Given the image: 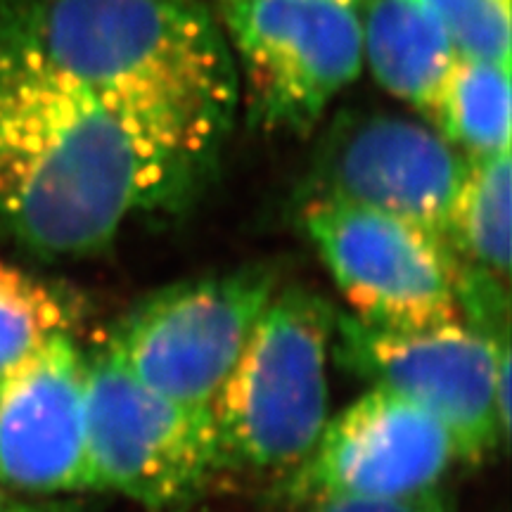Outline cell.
<instances>
[{
	"instance_id": "1",
	"label": "cell",
	"mask_w": 512,
	"mask_h": 512,
	"mask_svg": "<svg viewBox=\"0 0 512 512\" xmlns=\"http://www.w3.org/2000/svg\"><path fill=\"white\" fill-rule=\"evenodd\" d=\"M211 159L36 64L0 57V230L48 259L107 249L178 209Z\"/></svg>"
},
{
	"instance_id": "2",
	"label": "cell",
	"mask_w": 512,
	"mask_h": 512,
	"mask_svg": "<svg viewBox=\"0 0 512 512\" xmlns=\"http://www.w3.org/2000/svg\"><path fill=\"white\" fill-rule=\"evenodd\" d=\"M0 57L36 64L211 162L240 102L226 31L197 0H0Z\"/></svg>"
},
{
	"instance_id": "3",
	"label": "cell",
	"mask_w": 512,
	"mask_h": 512,
	"mask_svg": "<svg viewBox=\"0 0 512 512\" xmlns=\"http://www.w3.org/2000/svg\"><path fill=\"white\" fill-rule=\"evenodd\" d=\"M335 316L316 290L278 285L209 406L221 470L292 472L313 451L330 420Z\"/></svg>"
},
{
	"instance_id": "4",
	"label": "cell",
	"mask_w": 512,
	"mask_h": 512,
	"mask_svg": "<svg viewBox=\"0 0 512 512\" xmlns=\"http://www.w3.org/2000/svg\"><path fill=\"white\" fill-rule=\"evenodd\" d=\"M332 356L349 373L389 387L451 432L458 460L494 456L510 432V339L489 342L463 320L394 330L337 311Z\"/></svg>"
},
{
	"instance_id": "5",
	"label": "cell",
	"mask_w": 512,
	"mask_h": 512,
	"mask_svg": "<svg viewBox=\"0 0 512 512\" xmlns=\"http://www.w3.org/2000/svg\"><path fill=\"white\" fill-rule=\"evenodd\" d=\"M86 470L88 491L181 508L221 472L211 408L155 392L100 347L88 354Z\"/></svg>"
},
{
	"instance_id": "6",
	"label": "cell",
	"mask_w": 512,
	"mask_h": 512,
	"mask_svg": "<svg viewBox=\"0 0 512 512\" xmlns=\"http://www.w3.org/2000/svg\"><path fill=\"white\" fill-rule=\"evenodd\" d=\"M275 290L268 266L159 287L114 323L102 347L155 392L211 406Z\"/></svg>"
},
{
	"instance_id": "7",
	"label": "cell",
	"mask_w": 512,
	"mask_h": 512,
	"mask_svg": "<svg viewBox=\"0 0 512 512\" xmlns=\"http://www.w3.org/2000/svg\"><path fill=\"white\" fill-rule=\"evenodd\" d=\"M252 117L264 128L313 131L363 67L361 12L323 0H221Z\"/></svg>"
},
{
	"instance_id": "8",
	"label": "cell",
	"mask_w": 512,
	"mask_h": 512,
	"mask_svg": "<svg viewBox=\"0 0 512 512\" xmlns=\"http://www.w3.org/2000/svg\"><path fill=\"white\" fill-rule=\"evenodd\" d=\"M304 230L349 313L394 330L458 318V256L430 230L356 204H302Z\"/></svg>"
},
{
	"instance_id": "9",
	"label": "cell",
	"mask_w": 512,
	"mask_h": 512,
	"mask_svg": "<svg viewBox=\"0 0 512 512\" xmlns=\"http://www.w3.org/2000/svg\"><path fill=\"white\" fill-rule=\"evenodd\" d=\"M465 164L467 155L422 121L387 112L344 114L320 140L304 202L356 204L446 240Z\"/></svg>"
},
{
	"instance_id": "10",
	"label": "cell",
	"mask_w": 512,
	"mask_h": 512,
	"mask_svg": "<svg viewBox=\"0 0 512 512\" xmlns=\"http://www.w3.org/2000/svg\"><path fill=\"white\" fill-rule=\"evenodd\" d=\"M456 460L451 432L432 413L370 384L328 420L313 451L292 470L285 494L297 503L411 496L439 486Z\"/></svg>"
},
{
	"instance_id": "11",
	"label": "cell",
	"mask_w": 512,
	"mask_h": 512,
	"mask_svg": "<svg viewBox=\"0 0 512 512\" xmlns=\"http://www.w3.org/2000/svg\"><path fill=\"white\" fill-rule=\"evenodd\" d=\"M86 373L72 332L0 370V486L29 496L88 491Z\"/></svg>"
},
{
	"instance_id": "12",
	"label": "cell",
	"mask_w": 512,
	"mask_h": 512,
	"mask_svg": "<svg viewBox=\"0 0 512 512\" xmlns=\"http://www.w3.org/2000/svg\"><path fill=\"white\" fill-rule=\"evenodd\" d=\"M363 64L387 93L430 117L434 95L456 60L451 38L420 0H366Z\"/></svg>"
},
{
	"instance_id": "13",
	"label": "cell",
	"mask_w": 512,
	"mask_h": 512,
	"mask_svg": "<svg viewBox=\"0 0 512 512\" xmlns=\"http://www.w3.org/2000/svg\"><path fill=\"white\" fill-rule=\"evenodd\" d=\"M427 119L467 157L510 150V64L458 55Z\"/></svg>"
},
{
	"instance_id": "14",
	"label": "cell",
	"mask_w": 512,
	"mask_h": 512,
	"mask_svg": "<svg viewBox=\"0 0 512 512\" xmlns=\"http://www.w3.org/2000/svg\"><path fill=\"white\" fill-rule=\"evenodd\" d=\"M510 178V150L467 157L446 223V242L460 264L501 280L510 271Z\"/></svg>"
},
{
	"instance_id": "15",
	"label": "cell",
	"mask_w": 512,
	"mask_h": 512,
	"mask_svg": "<svg viewBox=\"0 0 512 512\" xmlns=\"http://www.w3.org/2000/svg\"><path fill=\"white\" fill-rule=\"evenodd\" d=\"M74 311L53 287L0 261V370L53 335L72 332Z\"/></svg>"
},
{
	"instance_id": "16",
	"label": "cell",
	"mask_w": 512,
	"mask_h": 512,
	"mask_svg": "<svg viewBox=\"0 0 512 512\" xmlns=\"http://www.w3.org/2000/svg\"><path fill=\"white\" fill-rule=\"evenodd\" d=\"M460 57L510 64V0H420Z\"/></svg>"
},
{
	"instance_id": "17",
	"label": "cell",
	"mask_w": 512,
	"mask_h": 512,
	"mask_svg": "<svg viewBox=\"0 0 512 512\" xmlns=\"http://www.w3.org/2000/svg\"><path fill=\"white\" fill-rule=\"evenodd\" d=\"M311 512H456L451 496L439 486L396 498H330L313 503Z\"/></svg>"
},
{
	"instance_id": "18",
	"label": "cell",
	"mask_w": 512,
	"mask_h": 512,
	"mask_svg": "<svg viewBox=\"0 0 512 512\" xmlns=\"http://www.w3.org/2000/svg\"><path fill=\"white\" fill-rule=\"evenodd\" d=\"M0 512H74V510L64 508V505L27 501V498L15 496V491L0 486Z\"/></svg>"
},
{
	"instance_id": "19",
	"label": "cell",
	"mask_w": 512,
	"mask_h": 512,
	"mask_svg": "<svg viewBox=\"0 0 512 512\" xmlns=\"http://www.w3.org/2000/svg\"><path fill=\"white\" fill-rule=\"evenodd\" d=\"M323 3H335V5H347V8H356L358 5H363L366 0H323Z\"/></svg>"
}]
</instances>
